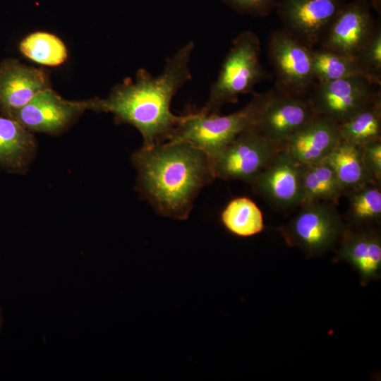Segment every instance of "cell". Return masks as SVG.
Wrapping results in <instances>:
<instances>
[{
	"label": "cell",
	"instance_id": "obj_1",
	"mask_svg": "<svg viewBox=\"0 0 381 381\" xmlns=\"http://www.w3.org/2000/svg\"><path fill=\"white\" fill-rule=\"evenodd\" d=\"M193 49L192 41L179 48L166 59L157 76L140 68L135 80L128 78L116 85L107 97L89 99V109L111 113L116 123L134 126L143 136L144 147L169 140L182 119V115L171 112V102L192 78L189 62Z\"/></svg>",
	"mask_w": 381,
	"mask_h": 381
},
{
	"label": "cell",
	"instance_id": "obj_2",
	"mask_svg": "<svg viewBox=\"0 0 381 381\" xmlns=\"http://www.w3.org/2000/svg\"><path fill=\"white\" fill-rule=\"evenodd\" d=\"M136 190L164 217L186 220L200 190L214 175L210 157L186 142L167 141L134 152Z\"/></svg>",
	"mask_w": 381,
	"mask_h": 381
},
{
	"label": "cell",
	"instance_id": "obj_3",
	"mask_svg": "<svg viewBox=\"0 0 381 381\" xmlns=\"http://www.w3.org/2000/svg\"><path fill=\"white\" fill-rule=\"evenodd\" d=\"M268 95L253 93L241 109L221 116L190 108L168 141L186 142L206 152L209 157L225 147L241 133L255 128Z\"/></svg>",
	"mask_w": 381,
	"mask_h": 381
},
{
	"label": "cell",
	"instance_id": "obj_4",
	"mask_svg": "<svg viewBox=\"0 0 381 381\" xmlns=\"http://www.w3.org/2000/svg\"><path fill=\"white\" fill-rule=\"evenodd\" d=\"M260 51L255 32L246 30L235 37L200 109L203 112L219 114L222 106L237 103L241 95L252 92L257 84L269 78L260 61Z\"/></svg>",
	"mask_w": 381,
	"mask_h": 381
},
{
	"label": "cell",
	"instance_id": "obj_5",
	"mask_svg": "<svg viewBox=\"0 0 381 381\" xmlns=\"http://www.w3.org/2000/svg\"><path fill=\"white\" fill-rule=\"evenodd\" d=\"M299 207L294 218L278 229L289 246L313 257L324 254L339 243L347 226L335 205L316 201Z\"/></svg>",
	"mask_w": 381,
	"mask_h": 381
},
{
	"label": "cell",
	"instance_id": "obj_6",
	"mask_svg": "<svg viewBox=\"0 0 381 381\" xmlns=\"http://www.w3.org/2000/svg\"><path fill=\"white\" fill-rule=\"evenodd\" d=\"M282 147L255 128L246 131L210 156L214 175L215 178L250 184Z\"/></svg>",
	"mask_w": 381,
	"mask_h": 381
},
{
	"label": "cell",
	"instance_id": "obj_7",
	"mask_svg": "<svg viewBox=\"0 0 381 381\" xmlns=\"http://www.w3.org/2000/svg\"><path fill=\"white\" fill-rule=\"evenodd\" d=\"M313 49L285 30H276L270 37L269 59L274 68L279 92L307 97L315 85Z\"/></svg>",
	"mask_w": 381,
	"mask_h": 381
},
{
	"label": "cell",
	"instance_id": "obj_8",
	"mask_svg": "<svg viewBox=\"0 0 381 381\" xmlns=\"http://www.w3.org/2000/svg\"><path fill=\"white\" fill-rule=\"evenodd\" d=\"M380 84L363 76L315 83L307 97L318 115L338 125L375 101Z\"/></svg>",
	"mask_w": 381,
	"mask_h": 381
},
{
	"label": "cell",
	"instance_id": "obj_9",
	"mask_svg": "<svg viewBox=\"0 0 381 381\" xmlns=\"http://www.w3.org/2000/svg\"><path fill=\"white\" fill-rule=\"evenodd\" d=\"M345 0H280L276 8L284 30L313 49L320 42Z\"/></svg>",
	"mask_w": 381,
	"mask_h": 381
},
{
	"label": "cell",
	"instance_id": "obj_10",
	"mask_svg": "<svg viewBox=\"0 0 381 381\" xmlns=\"http://www.w3.org/2000/svg\"><path fill=\"white\" fill-rule=\"evenodd\" d=\"M87 109L89 100H68L49 87L5 116L14 119L31 132L57 134L69 127Z\"/></svg>",
	"mask_w": 381,
	"mask_h": 381
},
{
	"label": "cell",
	"instance_id": "obj_11",
	"mask_svg": "<svg viewBox=\"0 0 381 381\" xmlns=\"http://www.w3.org/2000/svg\"><path fill=\"white\" fill-rule=\"evenodd\" d=\"M317 115L307 97L274 89L268 91L255 128L270 141L283 145Z\"/></svg>",
	"mask_w": 381,
	"mask_h": 381
},
{
	"label": "cell",
	"instance_id": "obj_12",
	"mask_svg": "<svg viewBox=\"0 0 381 381\" xmlns=\"http://www.w3.org/2000/svg\"><path fill=\"white\" fill-rule=\"evenodd\" d=\"M370 0L345 3L320 42L322 48L355 56L379 28Z\"/></svg>",
	"mask_w": 381,
	"mask_h": 381
},
{
	"label": "cell",
	"instance_id": "obj_13",
	"mask_svg": "<svg viewBox=\"0 0 381 381\" xmlns=\"http://www.w3.org/2000/svg\"><path fill=\"white\" fill-rule=\"evenodd\" d=\"M301 166L283 147L250 183L253 190L278 208L302 203Z\"/></svg>",
	"mask_w": 381,
	"mask_h": 381
},
{
	"label": "cell",
	"instance_id": "obj_14",
	"mask_svg": "<svg viewBox=\"0 0 381 381\" xmlns=\"http://www.w3.org/2000/svg\"><path fill=\"white\" fill-rule=\"evenodd\" d=\"M50 87L47 72L16 59L0 63V114L6 116L23 107L37 93Z\"/></svg>",
	"mask_w": 381,
	"mask_h": 381
},
{
	"label": "cell",
	"instance_id": "obj_15",
	"mask_svg": "<svg viewBox=\"0 0 381 381\" xmlns=\"http://www.w3.org/2000/svg\"><path fill=\"white\" fill-rule=\"evenodd\" d=\"M336 258L351 265L362 283L377 279L381 274V237L371 226L346 229L341 236Z\"/></svg>",
	"mask_w": 381,
	"mask_h": 381
},
{
	"label": "cell",
	"instance_id": "obj_16",
	"mask_svg": "<svg viewBox=\"0 0 381 381\" xmlns=\"http://www.w3.org/2000/svg\"><path fill=\"white\" fill-rule=\"evenodd\" d=\"M341 140L339 125L318 114L291 135L283 147L300 163L313 164L326 159Z\"/></svg>",
	"mask_w": 381,
	"mask_h": 381
},
{
	"label": "cell",
	"instance_id": "obj_17",
	"mask_svg": "<svg viewBox=\"0 0 381 381\" xmlns=\"http://www.w3.org/2000/svg\"><path fill=\"white\" fill-rule=\"evenodd\" d=\"M32 132L0 114V167L10 174H25L37 154Z\"/></svg>",
	"mask_w": 381,
	"mask_h": 381
},
{
	"label": "cell",
	"instance_id": "obj_18",
	"mask_svg": "<svg viewBox=\"0 0 381 381\" xmlns=\"http://www.w3.org/2000/svg\"><path fill=\"white\" fill-rule=\"evenodd\" d=\"M301 186V205L324 201L337 205L344 195L334 171L327 159L316 163L302 164Z\"/></svg>",
	"mask_w": 381,
	"mask_h": 381
},
{
	"label": "cell",
	"instance_id": "obj_19",
	"mask_svg": "<svg viewBox=\"0 0 381 381\" xmlns=\"http://www.w3.org/2000/svg\"><path fill=\"white\" fill-rule=\"evenodd\" d=\"M344 193L370 182H377L364 164L361 148L341 140L326 158Z\"/></svg>",
	"mask_w": 381,
	"mask_h": 381
},
{
	"label": "cell",
	"instance_id": "obj_20",
	"mask_svg": "<svg viewBox=\"0 0 381 381\" xmlns=\"http://www.w3.org/2000/svg\"><path fill=\"white\" fill-rule=\"evenodd\" d=\"M224 227L238 237H250L264 229L260 209L248 197H237L230 200L220 214Z\"/></svg>",
	"mask_w": 381,
	"mask_h": 381
},
{
	"label": "cell",
	"instance_id": "obj_21",
	"mask_svg": "<svg viewBox=\"0 0 381 381\" xmlns=\"http://www.w3.org/2000/svg\"><path fill=\"white\" fill-rule=\"evenodd\" d=\"M339 126L341 139L359 147L381 140V97Z\"/></svg>",
	"mask_w": 381,
	"mask_h": 381
},
{
	"label": "cell",
	"instance_id": "obj_22",
	"mask_svg": "<svg viewBox=\"0 0 381 381\" xmlns=\"http://www.w3.org/2000/svg\"><path fill=\"white\" fill-rule=\"evenodd\" d=\"M312 56L313 74L316 83L354 76L366 77L377 83L361 67L355 56L339 54L322 47L318 50L313 49Z\"/></svg>",
	"mask_w": 381,
	"mask_h": 381
},
{
	"label": "cell",
	"instance_id": "obj_23",
	"mask_svg": "<svg viewBox=\"0 0 381 381\" xmlns=\"http://www.w3.org/2000/svg\"><path fill=\"white\" fill-rule=\"evenodd\" d=\"M377 182L368 183L350 190L347 219L353 227L371 226L381 219V188Z\"/></svg>",
	"mask_w": 381,
	"mask_h": 381
},
{
	"label": "cell",
	"instance_id": "obj_24",
	"mask_svg": "<svg viewBox=\"0 0 381 381\" xmlns=\"http://www.w3.org/2000/svg\"><path fill=\"white\" fill-rule=\"evenodd\" d=\"M20 52L30 60L44 66H56L67 59L68 50L57 36L35 32L26 36L20 43Z\"/></svg>",
	"mask_w": 381,
	"mask_h": 381
},
{
	"label": "cell",
	"instance_id": "obj_25",
	"mask_svg": "<svg viewBox=\"0 0 381 381\" xmlns=\"http://www.w3.org/2000/svg\"><path fill=\"white\" fill-rule=\"evenodd\" d=\"M361 67L377 83H381V30L379 27L355 56Z\"/></svg>",
	"mask_w": 381,
	"mask_h": 381
},
{
	"label": "cell",
	"instance_id": "obj_26",
	"mask_svg": "<svg viewBox=\"0 0 381 381\" xmlns=\"http://www.w3.org/2000/svg\"><path fill=\"white\" fill-rule=\"evenodd\" d=\"M235 11L255 17L268 16L276 8L277 0H222Z\"/></svg>",
	"mask_w": 381,
	"mask_h": 381
},
{
	"label": "cell",
	"instance_id": "obj_27",
	"mask_svg": "<svg viewBox=\"0 0 381 381\" xmlns=\"http://www.w3.org/2000/svg\"><path fill=\"white\" fill-rule=\"evenodd\" d=\"M361 148L365 166L373 179L381 184V140L370 143Z\"/></svg>",
	"mask_w": 381,
	"mask_h": 381
},
{
	"label": "cell",
	"instance_id": "obj_28",
	"mask_svg": "<svg viewBox=\"0 0 381 381\" xmlns=\"http://www.w3.org/2000/svg\"><path fill=\"white\" fill-rule=\"evenodd\" d=\"M370 1L372 7L380 13L381 8V0H370Z\"/></svg>",
	"mask_w": 381,
	"mask_h": 381
},
{
	"label": "cell",
	"instance_id": "obj_29",
	"mask_svg": "<svg viewBox=\"0 0 381 381\" xmlns=\"http://www.w3.org/2000/svg\"><path fill=\"white\" fill-rule=\"evenodd\" d=\"M3 325H4V313H3L2 307L0 304V334L3 329Z\"/></svg>",
	"mask_w": 381,
	"mask_h": 381
}]
</instances>
